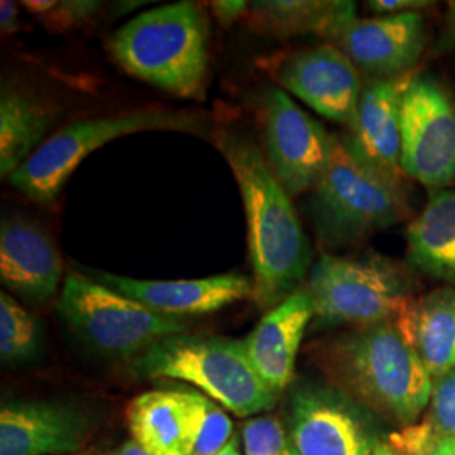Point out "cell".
Wrapping results in <instances>:
<instances>
[{"label": "cell", "instance_id": "cell-1", "mask_svg": "<svg viewBox=\"0 0 455 455\" xmlns=\"http://www.w3.org/2000/svg\"><path fill=\"white\" fill-rule=\"evenodd\" d=\"M221 152L243 199L253 268V300L274 309L300 291L310 267L309 240L291 195L278 182L260 147L242 133L221 140Z\"/></svg>", "mask_w": 455, "mask_h": 455}, {"label": "cell", "instance_id": "cell-2", "mask_svg": "<svg viewBox=\"0 0 455 455\" xmlns=\"http://www.w3.org/2000/svg\"><path fill=\"white\" fill-rule=\"evenodd\" d=\"M309 214L321 243H358L410 214L403 176L371 161L351 133H334L332 152L310 196Z\"/></svg>", "mask_w": 455, "mask_h": 455}, {"label": "cell", "instance_id": "cell-3", "mask_svg": "<svg viewBox=\"0 0 455 455\" xmlns=\"http://www.w3.org/2000/svg\"><path fill=\"white\" fill-rule=\"evenodd\" d=\"M210 28L189 0L165 4L125 22L110 39L115 61L169 95L203 100L210 65Z\"/></svg>", "mask_w": 455, "mask_h": 455}, {"label": "cell", "instance_id": "cell-4", "mask_svg": "<svg viewBox=\"0 0 455 455\" xmlns=\"http://www.w3.org/2000/svg\"><path fill=\"white\" fill-rule=\"evenodd\" d=\"M331 368L374 407L403 423L430 403L434 378L395 323L358 327L327 349Z\"/></svg>", "mask_w": 455, "mask_h": 455}, {"label": "cell", "instance_id": "cell-5", "mask_svg": "<svg viewBox=\"0 0 455 455\" xmlns=\"http://www.w3.org/2000/svg\"><path fill=\"white\" fill-rule=\"evenodd\" d=\"M133 371L148 379L188 383L238 417H251L275 405L276 395L255 371L244 342L236 339L171 336L144 351Z\"/></svg>", "mask_w": 455, "mask_h": 455}, {"label": "cell", "instance_id": "cell-6", "mask_svg": "<svg viewBox=\"0 0 455 455\" xmlns=\"http://www.w3.org/2000/svg\"><path fill=\"white\" fill-rule=\"evenodd\" d=\"M203 118L188 112L139 108L125 114L86 118L56 132L9 178L19 193L36 203H51L78 165L100 147L137 132L172 131L201 133Z\"/></svg>", "mask_w": 455, "mask_h": 455}, {"label": "cell", "instance_id": "cell-7", "mask_svg": "<svg viewBox=\"0 0 455 455\" xmlns=\"http://www.w3.org/2000/svg\"><path fill=\"white\" fill-rule=\"evenodd\" d=\"M306 291L315 317L327 325L395 323L411 300L403 270L376 253L359 259L321 255L310 268Z\"/></svg>", "mask_w": 455, "mask_h": 455}, {"label": "cell", "instance_id": "cell-8", "mask_svg": "<svg viewBox=\"0 0 455 455\" xmlns=\"http://www.w3.org/2000/svg\"><path fill=\"white\" fill-rule=\"evenodd\" d=\"M58 312L82 341L116 358L140 356L156 342L186 331L180 319L157 314L75 272L63 282Z\"/></svg>", "mask_w": 455, "mask_h": 455}, {"label": "cell", "instance_id": "cell-9", "mask_svg": "<svg viewBox=\"0 0 455 455\" xmlns=\"http://www.w3.org/2000/svg\"><path fill=\"white\" fill-rule=\"evenodd\" d=\"M403 176L437 193L455 184V101L434 76H410L402 103Z\"/></svg>", "mask_w": 455, "mask_h": 455}, {"label": "cell", "instance_id": "cell-10", "mask_svg": "<svg viewBox=\"0 0 455 455\" xmlns=\"http://www.w3.org/2000/svg\"><path fill=\"white\" fill-rule=\"evenodd\" d=\"M263 133L267 163L283 189L291 196L314 189L329 163L334 135L280 88L263 98Z\"/></svg>", "mask_w": 455, "mask_h": 455}, {"label": "cell", "instance_id": "cell-11", "mask_svg": "<svg viewBox=\"0 0 455 455\" xmlns=\"http://www.w3.org/2000/svg\"><path fill=\"white\" fill-rule=\"evenodd\" d=\"M276 80L314 112L347 127L364 88L358 68L331 43L287 58L276 71Z\"/></svg>", "mask_w": 455, "mask_h": 455}, {"label": "cell", "instance_id": "cell-12", "mask_svg": "<svg viewBox=\"0 0 455 455\" xmlns=\"http://www.w3.org/2000/svg\"><path fill=\"white\" fill-rule=\"evenodd\" d=\"M332 44L373 80L403 78L425 51V19L420 12L356 17Z\"/></svg>", "mask_w": 455, "mask_h": 455}, {"label": "cell", "instance_id": "cell-13", "mask_svg": "<svg viewBox=\"0 0 455 455\" xmlns=\"http://www.w3.org/2000/svg\"><path fill=\"white\" fill-rule=\"evenodd\" d=\"M86 275L157 314L174 319L212 314L253 297V280L240 274L195 280H137L97 270H86Z\"/></svg>", "mask_w": 455, "mask_h": 455}, {"label": "cell", "instance_id": "cell-14", "mask_svg": "<svg viewBox=\"0 0 455 455\" xmlns=\"http://www.w3.org/2000/svg\"><path fill=\"white\" fill-rule=\"evenodd\" d=\"M88 439L80 411L49 402H5L0 408V455H69Z\"/></svg>", "mask_w": 455, "mask_h": 455}, {"label": "cell", "instance_id": "cell-15", "mask_svg": "<svg viewBox=\"0 0 455 455\" xmlns=\"http://www.w3.org/2000/svg\"><path fill=\"white\" fill-rule=\"evenodd\" d=\"M314 317L310 293L297 291L268 310L243 341L255 371L276 396L292 381L297 353Z\"/></svg>", "mask_w": 455, "mask_h": 455}, {"label": "cell", "instance_id": "cell-16", "mask_svg": "<svg viewBox=\"0 0 455 455\" xmlns=\"http://www.w3.org/2000/svg\"><path fill=\"white\" fill-rule=\"evenodd\" d=\"M297 455H371L364 428L331 393L302 390L293 396L292 442Z\"/></svg>", "mask_w": 455, "mask_h": 455}, {"label": "cell", "instance_id": "cell-17", "mask_svg": "<svg viewBox=\"0 0 455 455\" xmlns=\"http://www.w3.org/2000/svg\"><path fill=\"white\" fill-rule=\"evenodd\" d=\"M63 263L56 244L39 228L22 220L0 228V280L31 300H48L58 292Z\"/></svg>", "mask_w": 455, "mask_h": 455}, {"label": "cell", "instance_id": "cell-18", "mask_svg": "<svg viewBox=\"0 0 455 455\" xmlns=\"http://www.w3.org/2000/svg\"><path fill=\"white\" fill-rule=\"evenodd\" d=\"M410 76L371 80L363 88L349 133L361 150L376 164L403 176L402 157V103Z\"/></svg>", "mask_w": 455, "mask_h": 455}, {"label": "cell", "instance_id": "cell-19", "mask_svg": "<svg viewBox=\"0 0 455 455\" xmlns=\"http://www.w3.org/2000/svg\"><path fill=\"white\" fill-rule=\"evenodd\" d=\"M395 325L435 379L455 370V291L411 299Z\"/></svg>", "mask_w": 455, "mask_h": 455}, {"label": "cell", "instance_id": "cell-20", "mask_svg": "<svg viewBox=\"0 0 455 455\" xmlns=\"http://www.w3.org/2000/svg\"><path fill=\"white\" fill-rule=\"evenodd\" d=\"M132 440L154 455H191L188 390L137 395L125 411Z\"/></svg>", "mask_w": 455, "mask_h": 455}, {"label": "cell", "instance_id": "cell-21", "mask_svg": "<svg viewBox=\"0 0 455 455\" xmlns=\"http://www.w3.org/2000/svg\"><path fill=\"white\" fill-rule=\"evenodd\" d=\"M248 26L275 37L317 36L334 39L356 19L351 0H263L248 9Z\"/></svg>", "mask_w": 455, "mask_h": 455}, {"label": "cell", "instance_id": "cell-22", "mask_svg": "<svg viewBox=\"0 0 455 455\" xmlns=\"http://www.w3.org/2000/svg\"><path fill=\"white\" fill-rule=\"evenodd\" d=\"M408 261L425 275L455 283V189H442L407 228Z\"/></svg>", "mask_w": 455, "mask_h": 455}, {"label": "cell", "instance_id": "cell-23", "mask_svg": "<svg viewBox=\"0 0 455 455\" xmlns=\"http://www.w3.org/2000/svg\"><path fill=\"white\" fill-rule=\"evenodd\" d=\"M54 115L48 107L11 88L0 97V176L11 178L34 152L52 125Z\"/></svg>", "mask_w": 455, "mask_h": 455}, {"label": "cell", "instance_id": "cell-24", "mask_svg": "<svg viewBox=\"0 0 455 455\" xmlns=\"http://www.w3.org/2000/svg\"><path fill=\"white\" fill-rule=\"evenodd\" d=\"M398 439L400 442L395 449L402 447L408 452L413 449L427 455L442 440L455 439V370L434 381L428 422L410 427Z\"/></svg>", "mask_w": 455, "mask_h": 455}, {"label": "cell", "instance_id": "cell-25", "mask_svg": "<svg viewBox=\"0 0 455 455\" xmlns=\"http://www.w3.org/2000/svg\"><path fill=\"white\" fill-rule=\"evenodd\" d=\"M41 346V329L31 312L9 295L0 293V358L4 363L33 359Z\"/></svg>", "mask_w": 455, "mask_h": 455}, {"label": "cell", "instance_id": "cell-26", "mask_svg": "<svg viewBox=\"0 0 455 455\" xmlns=\"http://www.w3.org/2000/svg\"><path fill=\"white\" fill-rule=\"evenodd\" d=\"M191 455H214L233 439V422L227 410L201 391L188 390Z\"/></svg>", "mask_w": 455, "mask_h": 455}, {"label": "cell", "instance_id": "cell-27", "mask_svg": "<svg viewBox=\"0 0 455 455\" xmlns=\"http://www.w3.org/2000/svg\"><path fill=\"white\" fill-rule=\"evenodd\" d=\"M243 455H285L287 442L282 423L274 417H255L244 422Z\"/></svg>", "mask_w": 455, "mask_h": 455}, {"label": "cell", "instance_id": "cell-28", "mask_svg": "<svg viewBox=\"0 0 455 455\" xmlns=\"http://www.w3.org/2000/svg\"><path fill=\"white\" fill-rule=\"evenodd\" d=\"M101 9L95 0H68L60 2L49 14L41 17L52 29H71L88 22Z\"/></svg>", "mask_w": 455, "mask_h": 455}, {"label": "cell", "instance_id": "cell-29", "mask_svg": "<svg viewBox=\"0 0 455 455\" xmlns=\"http://www.w3.org/2000/svg\"><path fill=\"white\" fill-rule=\"evenodd\" d=\"M430 5H435V2H425V0H371V2H366V7L371 12L381 14V16L420 12L423 9H428Z\"/></svg>", "mask_w": 455, "mask_h": 455}, {"label": "cell", "instance_id": "cell-30", "mask_svg": "<svg viewBox=\"0 0 455 455\" xmlns=\"http://www.w3.org/2000/svg\"><path fill=\"white\" fill-rule=\"evenodd\" d=\"M210 5H212V16L216 17V20L221 26L233 24L235 20L243 17L250 9V4L244 0H216Z\"/></svg>", "mask_w": 455, "mask_h": 455}, {"label": "cell", "instance_id": "cell-31", "mask_svg": "<svg viewBox=\"0 0 455 455\" xmlns=\"http://www.w3.org/2000/svg\"><path fill=\"white\" fill-rule=\"evenodd\" d=\"M451 51H455V0L447 4L443 28H442L439 41L434 46L435 54H445Z\"/></svg>", "mask_w": 455, "mask_h": 455}, {"label": "cell", "instance_id": "cell-32", "mask_svg": "<svg viewBox=\"0 0 455 455\" xmlns=\"http://www.w3.org/2000/svg\"><path fill=\"white\" fill-rule=\"evenodd\" d=\"M0 29L4 34L16 33L19 29V11L11 0H2L0 4Z\"/></svg>", "mask_w": 455, "mask_h": 455}, {"label": "cell", "instance_id": "cell-33", "mask_svg": "<svg viewBox=\"0 0 455 455\" xmlns=\"http://www.w3.org/2000/svg\"><path fill=\"white\" fill-rule=\"evenodd\" d=\"M22 5H24L28 11L34 12V14L43 17L49 14V12L58 5V2H52V0H43V2L33 0V2H22Z\"/></svg>", "mask_w": 455, "mask_h": 455}, {"label": "cell", "instance_id": "cell-34", "mask_svg": "<svg viewBox=\"0 0 455 455\" xmlns=\"http://www.w3.org/2000/svg\"><path fill=\"white\" fill-rule=\"evenodd\" d=\"M107 455H154L150 454V452H147L144 447H140L137 442H133V440H129V442H125V443H122L118 449H115L112 451L110 454Z\"/></svg>", "mask_w": 455, "mask_h": 455}, {"label": "cell", "instance_id": "cell-35", "mask_svg": "<svg viewBox=\"0 0 455 455\" xmlns=\"http://www.w3.org/2000/svg\"><path fill=\"white\" fill-rule=\"evenodd\" d=\"M428 455H455V439L442 440L435 443Z\"/></svg>", "mask_w": 455, "mask_h": 455}, {"label": "cell", "instance_id": "cell-36", "mask_svg": "<svg viewBox=\"0 0 455 455\" xmlns=\"http://www.w3.org/2000/svg\"><path fill=\"white\" fill-rule=\"evenodd\" d=\"M214 455H242V452H240V442H238L236 437H233V439L228 442L225 449H221L218 454Z\"/></svg>", "mask_w": 455, "mask_h": 455}, {"label": "cell", "instance_id": "cell-37", "mask_svg": "<svg viewBox=\"0 0 455 455\" xmlns=\"http://www.w3.org/2000/svg\"><path fill=\"white\" fill-rule=\"evenodd\" d=\"M371 455H403L400 454L395 447H391V445H387V443H379V445H376L374 447L373 454Z\"/></svg>", "mask_w": 455, "mask_h": 455}, {"label": "cell", "instance_id": "cell-38", "mask_svg": "<svg viewBox=\"0 0 455 455\" xmlns=\"http://www.w3.org/2000/svg\"><path fill=\"white\" fill-rule=\"evenodd\" d=\"M285 455H297V452H295V451H293L292 445H291V447H289V449H287V452H285Z\"/></svg>", "mask_w": 455, "mask_h": 455}]
</instances>
